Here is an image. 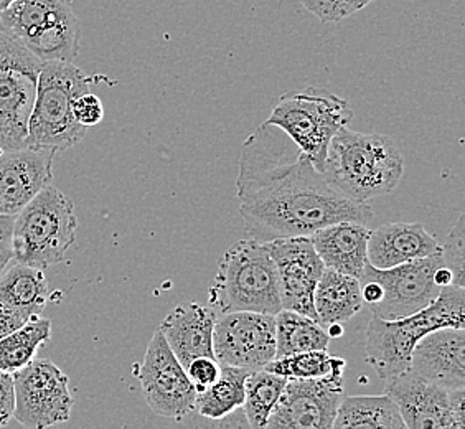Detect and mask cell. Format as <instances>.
I'll return each mask as SVG.
<instances>
[{
	"mask_svg": "<svg viewBox=\"0 0 465 429\" xmlns=\"http://www.w3.org/2000/svg\"><path fill=\"white\" fill-rule=\"evenodd\" d=\"M98 81L114 85L106 76H88L74 63L44 62L38 76L35 103L28 121V147L64 151L81 143L86 127L73 116V103Z\"/></svg>",
	"mask_w": 465,
	"mask_h": 429,
	"instance_id": "obj_5",
	"label": "cell"
},
{
	"mask_svg": "<svg viewBox=\"0 0 465 429\" xmlns=\"http://www.w3.org/2000/svg\"><path fill=\"white\" fill-rule=\"evenodd\" d=\"M276 358L307 350H327L331 335L315 319L281 309L276 315Z\"/></svg>",
	"mask_w": 465,
	"mask_h": 429,
	"instance_id": "obj_25",
	"label": "cell"
},
{
	"mask_svg": "<svg viewBox=\"0 0 465 429\" xmlns=\"http://www.w3.org/2000/svg\"><path fill=\"white\" fill-rule=\"evenodd\" d=\"M333 429H404L403 416L388 394L341 398Z\"/></svg>",
	"mask_w": 465,
	"mask_h": 429,
	"instance_id": "obj_24",
	"label": "cell"
},
{
	"mask_svg": "<svg viewBox=\"0 0 465 429\" xmlns=\"http://www.w3.org/2000/svg\"><path fill=\"white\" fill-rule=\"evenodd\" d=\"M278 271L279 295L282 309L302 314L317 321L313 293L323 266L309 236H287L266 242Z\"/></svg>",
	"mask_w": 465,
	"mask_h": 429,
	"instance_id": "obj_16",
	"label": "cell"
},
{
	"mask_svg": "<svg viewBox=\"0 0 465 429\" xmlns=\"http://www.w3.org/2000/svg\"><path fill=\"white\" fill-rule=\"evenodd\" d=\"M208 305L218 315L238 311L276 315L282 309L278 271L266 242L248 238L224 251L208 289Z\"/></svg>",
	"mask_w": 465,
	"mask_h": 429,
	"instance_id": "obj_4",
	"label": "cell"
},
{
	"mask_svg": "<svg viewBox=\"0 0 465 429\" xmlns=\"http://www.w3.org/2000/svg\"><path fill=\"white\" fill-rule=\"evenodd\" d=\"M385 394L398 406L406 428H465V388L448 390L406 370L386 378Z\"/></svg>",
	"mask_w": 465,
	"mask_h": 429,
	"instance_id": "obj_12",
	"label": "cell"
},
{
	"mask_svg": "<svg viewBox=\"0 0 465 429\" xmlns=\"http://www.w3.org/2000/svg\"><path fill=\"white\" fill-rule=\"evenodd\" d=\"M363 297L357 277L339 273L335 269H323L313 293V309L317 322L322 327L333 324H345L361 311Z\"/></svg>",
	"mask_w": 465,
	"mask_h": 429,
	"instance_id": "obj_22",
	"label": "cell"
},
{
	"mask_svg": "<svg viewBox=\"0 0 465 429\" xmlns=\"http://www.w3.org/2000/svg\"><path fill=\"white\" fill-rule=\"evenodd\" d=\"M14 418L28 429L56 426L70 420V380L54 362L38 358L14 374Z\"/></svg>",
	"mask_w": 465,
	"mask_h": 429,
	"instance_id": "obj_11",
	"label": "cell"
},
{
	"mask_svg": "<svg viewBox=\"0 0 465 429\" xmlns=\"http://www.w3.org/2000/svg\"><path fill=\"white\" fill-rule=\"evenodd\" d=\"M0 28L42 62L73 63L80 54V20L66 0H17L0 12Z\"/></svg>",
	"mask_w": 465,
	"mask_h": 429,
	"instance_id": "obj_8",
	"label": "cell"
},
{
	"mask_svg": "<svg viewBox=\"0 0 465 429\" xmlns=\"http://www.w3.org/2000/svg\"><path fill=\"white\" fill-rule=\"evenodd\" d=\"M465 291L456 284L442 286L438 297L420 313L385 321L373 315L368 324L365 357L380 378L400 375L410 368L416 344L426 334L465 324Z\"/></svg>",
	"mask_w": 465,
	"mask_h": 429,
	"instance_id": "obj_3",
	"label": "cell"
},
{
	"mask_svg": "<svg viewBox=\"0 0 465 429\" xmlns=\"http://www.w3.org/2000/svg\"><path fill=\"white\" fill-rule=\"evenodd\" d=\"M434 281H436L440 287L452 284V273H450V271L442 264V266L436 271V274H434Z\"/></svg>",
	"mask_w": 465,
	"mask_h": 429,
	"instance_id": "obj_37",
	"label": "cell"
},
{
	"mask_svg": "<svg viewBox=\"0 0 465 429\" xmlns=\"http://www.w3.org/2000/svg\"><path fill=\"white\" fill-rule=\"evenodd\" d=\"M305 9L323 24H339L343 18L365 9L371 0H301Z\"/></svg>",
	"mask_w": 465,
	"mask_h": 429,
	"instance_id": "obj_31",
	"label": "cell"
},
{
	"mask_svg": "<svg viewBox=\"0 0 465 429\" xmlns=\"http://www.w3.org/2000/svg\"><path fill=\"white\" fill-rule=\"evenodd\" d=\"M440 253V244L420 224H386L370 232L367 260L388 269Z\"/></svg>",
	"mask_w": 465,
	"mask_h": 429,
	"instance_id": "obj_20",
	"label": "cell"
},
{
	"mask_svg": "<svg viewBox=\"0 0 465 429\" xmlns=\"http://www.w3.org/2000/svg\"><path fill=\"white\" fill-rule=\"evenodd\" d=\"M10 261H12V251L0 250V273L7 268Z\"/></svg>",
	"mask_w": 465,
	"mask_h": 429,
	"instance_id": "obj_38",
	"label": "cell"
},
{
	"mask_svg": "<svg viewBox=\"0 0 465 429\" xmlns=\"http://www.w3.org/2000/svg\"><path fill=\"white\" fill-rule=\"evenodd\" d=\"M218 313L212 305L180 304L161 322L159 331L167 340L182 367L192 360L213 355V329Z\"/></svg>",
	"mask_w": 465,
	"mask_h": 429,
	"instance_id": "obj_19",
	"label": "cell"
},
{
	"mask_svg": "<svg viewBox=\"0 0 465 429\" xmlns=\"http://www.w3.org/2000/svg\"><path fill=\"white\" fill-rule=\"evenodd\" d=\"M444 266L452 273V284L465 286V214H459L444 244H440Z\"/></svg>",
	"mask_w": 465,
	"mask_h": 429,
	"instance_id": "obj_30",
	"label": "cell"
},
{
	"mask_svg": "<svg viewBox=\"0 0 465 429\" xmlns=\"http://www.w3.org/2000/svg\"><path fill=\"white\" fill-rule=\"evenodd\" d=\"M52 339V321L42 315L28 321L18 331L0 340V370L14 375L27 367L35 358L38 349Z\"/></svg>",
	"mask_w": 465,
	"mask_h": 429,
	"instance_id": "obj_28",
	"label": "cell"
},
{
	"mask_svg": "<svg viewBox=\"0 0 465 429\" xmlns=\"http://www.w3.org/2000/svg\"><path fill=\"white\" fill-rule=\"evenodd\" d=\"M442 264L440 253L388 269L367 263L358 281H373L380 287V299L370 305L373 315L396 321L420 313L438 297L442 287L434 281V274Z\"/></svg>",
	"mask_w": 465,
	"mask_h": 429,
	"instance_id": "obj_10",
	"label": "cell"
},
{
	"mask_svg": "<svg viewBox=\"0 0 465 429\" xmlns=\"http://www.w3.org/2000/svg\"><path fill=\"white\" fill-rule=\"evenodd\" d=\"M404 159L391 137L339 129L331 137L323 174L331 185L353 202L393 194L403 177Z\"/></svg>",
	"mask_w": 465,
	"mask_h": 429,
	"instance_id": "obj_2",
	"label": "cell"
},
{
	"mask_svg": "<svg viewBox=\"0 0 465 429\" xmlns=\"http://www.w3.org/2000/svg\"><path fill=\"white\" fill-rule=\"evenodd\" d=\"M17 0H0V12L9 9L12 4H15Z\"/></svg>",
	"mask_w": 465,
	"mask_h": 429,
	"instance_id": "obj_39",
	"label": "cell"
},
{
	"mask_svg": "<svg viewBox=\"0 0 465 429\" xmlns=\"http://www.w3.org/2000/svg\"><path fill=\"white\" fill-rule=\"evenodd\" d=\"M236 195L244 230L258 242L309 236L343 220L367 224L373 218L371 206L341 195L282 129L268 123L242 145Z\"/></svg>",
	"mask_w": 465,
	"mask_h": 429,
	"instance_id": "obj_1",
	"label": "cell"
},
{
	"mask_svg": "<svg viewBox=\"0 0 465 429\" xmlns=\"http://www.w3.org/2000/svg\"><path fill=\"white\" fill-rule=\"evenodd\" d=\"M370 232L371 230L365 224L343 220L319 228L309 234V238L325 268L360 279L368 263Z\"/></svg>",
	"mask_w": 465,
	"mask_h": 429,
	"instance_id": "obj_21",
	"label": "cell"
},
{
	"mask_svg": "<svg viewBox=\"0 0 465 429\" xmlns=\"http://www.w3.org/2000/svg\"><path fill=\"white\" fill-rule=\"evenodd\" d=\"M287 378L264 368L251 370L244 382L242 413L248 428H266L271 413L286 386Z\"/></svg>",
	"mask_w": 465,
	"mask_h": 429,
	"instance_id": "obj_27",
	"label": "cell"
},
{
	"mask_svg": "<svg viewBox=\"0 0 465 429\" xmlns=\"http://www.w3.org/2000/svg\"><path fill=\"white\" fill-rule=\"evenodd\" d=\"M42 63L0 28V153L27 145Z\"/></svg>",
	"mask_w": 465,
	"mask_h": 429,
	"instance_id": "obj_9",
	"label": "cell"
},
{
	"mask_svg": "<svg viewBox=\"0 0 465 429\" xmlns=\"http://www.w3.org/2000/svg\"><path fill=\"white\" fill-rule=\"evenodd\" d=\"M73 116L78 121V125L90 129L98 125L104 117V107L101 99L93 95L91 91L83 93L81 96L74 99L73 103Z\"/></svg>",
	"mask_w": 465,
	"mask_h": 429,
	"instance_id": "obj_33",
	"label": "cell"
},
{
	"mask_svg": "<svg viewBox=\"0 0 465 429\" xmlns=\"http://www.w3.org/2000/svg\"><path fill=\"white\" fill-rule=\"evenodd\" d=\"M15 392H14V375L0 370V428H5L14 418Z\"/></svg>",
	"mask_w": 465,
	"mask_h": 429,
	"instance_id": "obj_34",
	"label": "cell"
},
{
	"mask_svg": "<svg viewBox=\"0 0 465 429\" xmlns=\"http://www.w3.org/2000/svg\"><path fill=\"white\" fill-rule=\"evenodd\" d=\"M347 362L343 358L333 357L327 350H307L287 357L274 358L264 370L292 378H322V376L343 375Z\"/></svg>",
	"mask_w": 465,
	"mask_h": 429,
	"instance_id": "obj_29",
	"label": "cell"
},
{
	"mask_svg": "<svg viewBox=\"0 0 465 429\" xmlns=\"http://www.w3.org/2000/svg\"><path fill=\"white\" fill-rule=\"evenodd\" d=\"M12 232H14V216L0 214V250L12 251Z\"/></svg>",
	"mask_w": 465,
	"mask_h": 429,
	"instance_id": "obj_36",
	"label": "cell"
},
{
	"mask_svg": "<svg viewBox=\"0 0 465 429\" xmlns=\"http://www.w3.org/2000/svg\"><path fill=\"white\" fill-rule=\"evenodd\" d=\"M412 374L448 390L465 388V331L442 327L426 334L412 350Z\"/></svg>",
	"mask_w": 465,
	"mask_h": 429,
	"instance_id": "obj_18",
	"label": "cell"
},
{
	"mask_svg": "<svg viewBox=\"0 0 465 429\" xmlns=\"http://www.w3.org/2000/svg\"><path fill=\"white\" fill-rule=\"evenodd\" d=\"M341 398L343 375L287 380L266 428H331Z\"/></svg>",
	"mask_w": 465,
	"mask_h": 429,
	"instance_id": "obj_15",
	"label": "cell"
},
{
	"mask_svg": "<svg viewBox=\"0 0 465 429\" xmlns=\"http://www.w3.org/2000/svg\"><path fill=\"white\" fill-rule=\"evenodd\" d=\"M135 376L145 403L155 414L183 420L195 412L197 392L161 331L153 332Z\"/></svg>",
	"mask_w": 465,
	"mask_h": 429,
	"instance_id": "obj_13",
	"label": "cell"
},
{
	"mask_svg": "<svg viewBox=\"0 0 465 429\" xmlns=\"http://www.w3.org/2000/svg\"><path fill=\"white\" fill-rule=\"evenodd\" d=\"M220 368L222 365L216 362L215 357H198L188 364L185 372L195 392L200 394L210 384H215L216 378L220 375Z\"/></svg>",
	"mask_w": 465,
	"mask_h": 429,
	"instance_id": "obj_32",
	"label": "cell"
},
{
	"mask_svg": "<svg viewBox=\"0 0 465 429\" xmlns=\"http://www.w3.org/2000/svg\"><path fill=\"white\" fill-rule=\"evenodd\" d=\"M353 111L345 99L321 86L291 91L279 98L268 117L319 170L325 167L331 137L349 125Z\"/></svg>",
	"mask_w": 465,
	"mask_h": 429,
	"instance_id": "obj_7",
	"label": "cell"
},
{
	"mask_svg": "<svg viewBox=\"0 0 465 429\" xmlns=\"http://www.w3.org/2000/svg\"><path fill=\"white\" fill-rule=\"evenodd\" d=\"M28 321H32V317H28L27 314L12 309L9 305L0 304V340L24 327Z\"/></svg>",
	"mask_w": 465,
	"mask_h": 429,
	"instance_id": "obj_35",
	"label": "cell"
},
{
	"mask_svg": "<svg viewBox=\"0 0 465 429\" xmlns=\"http://www.w3.org/2000/svg\"><path fill=\"white\" fill-rule=\"evenodd\" d=\"M213 355L220 365L261 370L276 358V319L271 314H220L213 329Z\"/></svg>",
	"mask_w": 465,
	"mask_h": 429,
	"instance_id": "obj_14",
	"label": "cell"
},
{
	"mask_svg": "<svg viewBox=\"0 0 465 429\" xmlns=\"http://www.w3.org/2000/svg\"><path fill=\"white\" fill-rule=\"evenodd\" d=\"M58 151L20 147L0 153V214H15L44 188L52 185Z\"/></svg>",
	"mask_w": 465,
	"mask_h": 429,
	"instance_id": "obj_17",
	"label": "cell"
},
{
	"mask_svg": "<svg viewBox=\"0 0 465 429\" xmlns=\"http://www.w3.org/2000/svg\"><path fill=\"white\" fill-rule=\"evenodd\" d=\"M44 269L15 263L0 273V304L9 305L28 317H40L48 303Z\"/></svg>",
	"mask_w": 465,
	"mask_h": 429,
	"instance_id": "obj_23",
	"label": "cell"
},
{
	"mask_svg": "<svg viewBox=\"0 0 465 429\" xmlns=\"http://www.w3.org/2000/svg\"><path fill=\"white\" fill-rule=\"evenodd\" d=\"M251 370L222 365L215 384L197 394L195 410L208 420H224L244 402V382Z\"/></svg>",
	"mask_w": 465,
	"mask_h": 429,
	"instance_id": "obj_26",
	"label": "cell"
},
{
	"mask_svg": "<svg viewBox=\"0 0 465 429\" xmlns=\"http://www.w3.org/2000/svg\"><path fill=\"white\" fill-rule=\"evenodd\" d=\"M76 230L72 200L48 185L14 216L12 260L38 269L54 266L76 242Z\"/></svg>",
	"mask_w": 465,
	"mask_h": 429,
	"instance_id": "obj_6",
	"label": "cell"
}]
</instances>
